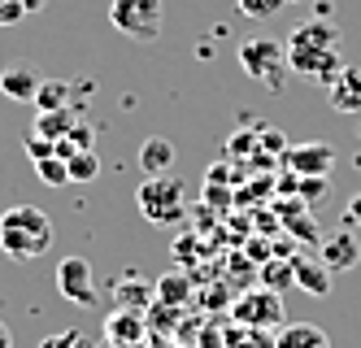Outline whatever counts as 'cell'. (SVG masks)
I'll use <instances>...</instances> for the list:
<instances>
[{"mask_svg":"<svg viewBox=\"0 0 361 348\" xmlns=\"http://www.w3.org/2000/svg\"><path fill=\"white\" fill-rule=\"evenodd\" d=\"M288 66H292V74L318 78V83L331 88L335 74L344 70L340 48H335V26H326V22H300V26H292V35H288Z\"/></svg>","mask_w":361,"mask_h":348,"instance_id":"cell-1","label":"cell"},{"mask_svg":"<svg viewBox=\"0 0 361 348\" xmlns=\"http://www.w3.org/2000/svg\"><path fill=\"white\" fill-rule=\"evenodd\" d=\"M53 248V218L39 205H13L0 213V253L13 261H35Z\"/></svg>","mask_w":361,"mask_h":348,"instance_id":"cell-2","label":"cell"},{"mask_svg":"<svg viewBox=\"0 0 361 348\" xmlns=\"http://www.w3.org/2000/svg\"><path fill=\"white\" fill-rule=\"evenodd\" d=\"M140 213L152 227H170V222H183L188 213V187L178 183L174 174H157V179H144L140 192H135Z\"/></svg>","mask_w":361,"mask_h":348,"instance_id":"cell-3","label":"cell"},{"mask_svg":"<svg viewBox=\"0 0 361 348\" xmlns=\"http://www.w3.org/2000/svg\"><path fill=\"white\" fill-rule=\"evenodd\" d=\"M240 70L248 74V78H257L262 88H283V78H288V44H279V40H270V35H252V40H244L240 44Z\"/></svg>","mask_w":361,"mask_h":348,"instance_id":"cell-4","label":"cell"},{"mask_svg":"<svg viewBox=\"0 0 361 348\" xmlns=\"http://www.w3.org/2000/svg\"><path fill=\"white\" fill-rule=\"evenodd\" d=\"M109 22L118 26L126 40L152 44V40H161L166 5H161V0H114V5H109Z\"/></svg>","mask_w":361,"mask_h":348,"instance_id":"cell-5","label":"cell"},{"mask_svg":"<svg viewBox=\"0 0 361 348\" xmlns=\"http://www.w3.org/2000/svg\"><path fill=\"white\" fill-rule=\"evenodd\" d=\"M283 313H288L283 309V292H274V287H248L231 301V323L252 327V331L283 327Z\"/></svg>","mask_w":361,"mask_h":348,"instance_id":"cell-6","label":"cell"},{"mask_svg":"<svg viewBox=\"0 0 361 348\" xmlns=\"http://www.w3.org/2000/svg\"><path fill=\"white\" fill-rule=\"evenodd\" d=\"M57 292L79 305V309H96V275H92V261L87 257H61L57 261Z\"/></svg>","mask_w":361,"mask_h":348,"instance_id":"cell-7","label":"cell"},{"mask_svg":"<svg viewBox=\"0 0 361 348\" xmlns=\"http://www.w3.org/2000/svg\"><path fill=\"white\" fill-rule=\"evenodd\" d=\"M283 157H288V170L300 174V179H331V170H335V148L322 144V140H314V144H292Z\"/></svg>","mask_w":361,"mask_h":348,"instance_id":"cell-8","label":"cell"},{"mask_svg":"<svg viewBox=\"0 0 361 348\" xmlns=\"http://www.w3.org/2000/svg\"><path fill=\"white\" fill-rule=\"evenodd\" d=\"M318 261L326 265L331 275H340V270H353V265L361 261V244L353 239V231H348V227H340V231L322 235V244H318Z\"/></svg>","mask_w":361,"mask_h":348,"instance_id":"cell-9","label":"cell"},{"mask_svg":"<svg viewBox=\"0 0 361 348\" xmlns=\"http://www.w3.org/2000/svg\"><path fill=\"white\" fill-rule=\"evenodd\" d=\"M39 70L31 66V61H13V66H5L0 70V92H5L9 100H22V104H31L35 100V92H39Z\"/></svg>","mask_w":361,"mask_h":348,"instance_id":"cell-10","label":"cell"},{"mask_svg":"<svg viewBox=\"0 0 361 348\" xmlns=\"http://www.w3.org/2000/svg\"><path fill=\"white\" fill-rule=\"evenodd\" d=\"M331 109L335 114H361V66H344L331 83Z\"/></svg>","mask_w":361,"mask_h":348,"instance_id":"cell-11","label":"cell"},{"mask_svg":"<svg viewBox=\"0 0 361 348\" xmlns=\"http://www.w3.org/2000/svg\"><path fill=\"white\" fill-rule=\"evenodd\" d=\"M140 170L148 179H157V174H174V144L166 136H148L140 144Z\"/></svg>","mask_w":361,"mask_h":348,"instance_id":"cell-12","label":"cell"},{"mask_svg":"<svg viewBox=\"0 0 361 348\" xmlns=\"http://www.w3.org/2000/svg\"><path fill=\"white\" fill-rule=\"evenodd\" d=\"M274 344L279 348H331V335L314 323H283Z\"/></svg>","mask_w":361,"mask_h":348,"instance_id":"cell-13","label":"cell"},{"mask_svg":"<svg viewBox=\"0 0 361 348\" xmlns=\"http://www.w3.org/2000/svg\"><path fill=\"white\" fill-rule=\"evenodd\" d=\"M292 275H296V287L309 292V296H331V270H326L322 261L292 257Z\"/></svg>","mask_w":361,"mask_h":348,"instance_id":"cell-14","label":"cell"},{"mask_svg":"<svg viewBox=\"0 0 361 348\" xmlns=\"http://www.w3.org/2000/svg\"><path fill=\"white\" fill-rule=\"evenodd\" d=\"M105 335H109L114 344H140V340H144V313L118 305V309L109 313V323H105Z\"/></svg>","mask_w":361,"mask_h":348,"instance_id":"cell-15","label":"cell"},{"mask_svg":"<svg viewBox=\"0 0 361 348\" xmlns=\"http://www.w3.org/2000/svg\"><path fill=\"white\" fill-rule=\"evenodd\" d=\"M74 126H79V118H74V104H70V109H53V114H39L35 118V136H44V140H66L70 136V131Z\"/></svg>","mask_w":361,"mask_h":348,"instance_id":"cell-16","label":"cell"},{"mask_svg":"<svg viewBox=\"0 0 361 348\" xmlns=\"http://www.w3.org/2000/svg\"><path fill=\"white\" fill-rule=\"evenodd\" d=\"M35 114H53V109H70V83L66 78H44L35 92Z\"/></svg>","mask_w":361,"mask_h":348,"instance_id":"cell-17","label":"cell"},{"mask_svg":"<svg viewBox=\"0 0 361 348\" xmlns=\"http://www.w3.org/2000/svg\"><path fill=\"white\" fill-rule=\"evenodd\" d=\"M262 287H274V292H288L296 287V275H292V257H274L262 265Z\"/></svg>","mask_w":361,"mask_h":348,"instance_id":"cell-18","label":"cell"},{"mask_svg":"<svg viewBox=\"0 0 361 348\" xmlns=\"http://www.w3.org/2000/svg\"><path fill=\"white\" fill-rule=\"evenodd\" d=\"M188 292H192V283H188V275H161L157 279V301L161 305H183L188 301Z\"/></svg>","mask_w":361,"mask_h":348,"instance_id":"cell-19","label":"cell"},{"mask_svg":"<svg viewBox=\"0 0 361 348\" xmlns=\"http://www.w3.org/2000/svg\"><path fill=\"white\" fill-rule=\"evenodd\" d=\"M66 166H70V183H92V179L100 174V157H96L92 148H79Z\"/></svg>","mask_w":361,"mask_h":348,"instance_id":"cell-20","label":"cell"},{"mask_svg":"<svg viewBox=\"0 0 361 348\" xmlns=\"http://www.w3.org/2000/svg\"><path fill=\"white\" fill-rule=\"evenodd\" d=\"M231 348H279V344H274V331H252L231 323Z\"/></svg>","mask_w":361,"mask_h":348,"instance_id":"cell-21","label":"cell"},{"mask_svg":"<svg viewBox=\"0 0 361 348\" xmlns=\"http://www.w3.org/2000/svg\"><path fill=\"white\" fill-rule=\"evenodd\" d=\"M35 170H39V183H48V187H66L70 183V166L61 157H44V162H35Z\"/></svg>","mask_w":361,"mask_h":348,"instance_id":"cell-22","label":"cell"},{"mask_svg":"<svg viewBox=\"0 0 361 348\" xmlns=\"http://www.w3.org/2000/svg\"><path fill=\"white\" fill-rule=\"evenodd\" d=\"M235 9H240L244 18H257V22H262V18H274V13L283 9V0H235Z\"/></svg>","mask_w":361,"mask_h":348,"instance_id":"cell-23","label":"cell"},{"mask_svg":"<svg viewBox=\"0 0 361 348\" xmlns=\"http://www.w3.org/2000/svg\"><path fill=\"white\" fill-rule=\"evenodd\" d=\"M152 292H157V287H144V283H118V305L122 309H131V301H135V309L152 296Z\"/></svg>","mask_w":361,"mask_h":348,"instance_id":"cell-24","label":"cell"},{"mask_svg":"<svg viewBox=\"0 0 361 348\" xmlns=\"http://www.w3.org/2000/svg\"><path fill=\"white\" fill-rule=\"evenodd\" d=\"M200 348H231V323H209L200 335Z\"/></svg>","mask_w":361,"mask_h":348,"instance_id":"cell-25","label":"cell"},{"mask_svg":"<svg viewBox=\"0 0 361 348\" xmlns=\"http://www.w3.org/2000/svg\"><path fill=\"white\" fill-rule=\"evenodd\" d=\"M27 157H31V162H44V157H57V144L31 131V136H27Z\"/></svg>","mask_w":361,"mask_h":348,"instance_id":"cell-26","label":"cell"},{"mask_svg":"<svg viewBox=\"0 0 361 348\" xmlns=\"http://www.w3.org/2000/svg\"><path fill=\"white\" fill-rule=\"evenodd\" d=\"M27 18V0H0V26H18Z\"/></svg>","mask_w":361,"mask_h":348,"instance_id":"cell-27","label":"cell"},{"mask_svg":"<svg viewBox=\"0 0 361 348\" xmlns=\"http://www.w3.org/2000/svg\"><path fill=\"white\" fill-rule=\"evenodd\" d=\"M83 344V331H57V335H48L39 348H79Z\"/></svg>","mask_w":361,"mask_h":348,"instance_id":"cell-28","label":"cell"},{"mask_svg":"<svg viewBox=\"0 0 361 348\" xmlns=\"http://www.w3.org/2000/svg\"><path fill=\"white\" fill-rule=\"evenodd\" d=\"M326 192V179H300V196L305 200H318Z\"/></svg>","mask_w":361,"mask_h":348,"instance_id":"cell-29","label":"cell"},{"mask_svg":"<svg viewBox=\"0 0 361 348\" xmlns=\"http://www.w3.org/2000/svg\"><path fill=\"white\" fill-rule=\"evenodd\" d=\"M66 140H70L74 148H92V131H87V126L79 122V126H74V131H70V136H66Z\"/></svg>","mask_w":361,"mask_h":348,"instance_id":"cell-30","label":"cell"},{"mask_svg":"<svg viewBox=\"0 0 361 348\" xmlns=\"http://www.w3.org/2000/svg\"><path fill=\"white\" fill-rule=\"evenodd\" d=\"M344 227H361V192L348 200V209H344Z\"/></svg>","mask_w":361,"mask_h":348,"instance_id":"cell-31","label":"cell"},{"mask_svg":"<svg viewBox=\"0 0 361 348\" xmlns=\"http://www.w3.org/2000/svg\"><path fill=\"white\" fill-rule=\"evenodd\" d=\"M262 148H274V152H288V144H283V131H262Z\"/></svg>","mask_w":361,"mask_h":348,"instance_id":"cell-32","label":"cell"},{"mask_svg":"<svg viewBox=\"0 0 361 348\" xmlns=\"http://www.w3.org/2000/svg\"><path fill=\"white\" fill-rule=\"evenodd\" d=\"M248 253H252L257 261H262V265H266V239H252V248H248Z\"/></svg>","mask_w":361,"mask_h":348,"instance_id":"cell-33","label":"cell"},{"mask_svg":"<svg viewBox=\"0 0 361 348\" xmlns=\"http://www.w3.org/2000/svg\"><path fill=\"white\" fill-rule=\"evenodd\" d=\"M0 348H13V335H9V327L0 323Z\"/></svg>","mask_w":361,"mask_h":348,"instance_id":"cell-34","label":"cell"},{"mask_svg":"<svg viewBox=\"0 0 361 348\" xmlns=\"http://www.w3.org/2000/svg\"><path fill=\"white\" fill-rule=\"evenodd\" d=\"M44 9V0H27V13H39Z\"/></svg>","mask_w":361,"mask_h":348,"instance_id":"cell-35","label":"cell"},{"mask_svg":"<svg viewBox=\"0 0 361 348\" xmlns=\"http://www.w3.org/2000/svg\"><path fill=\"white\" fill-rule=\"evenodd\" d=\"M79 348H92V344H87V340H83V344H79Z\"/></svg>","mask_w":361,"mask_h":348,"instance_id":"cell-36","label":"cell"}]
</instances>
